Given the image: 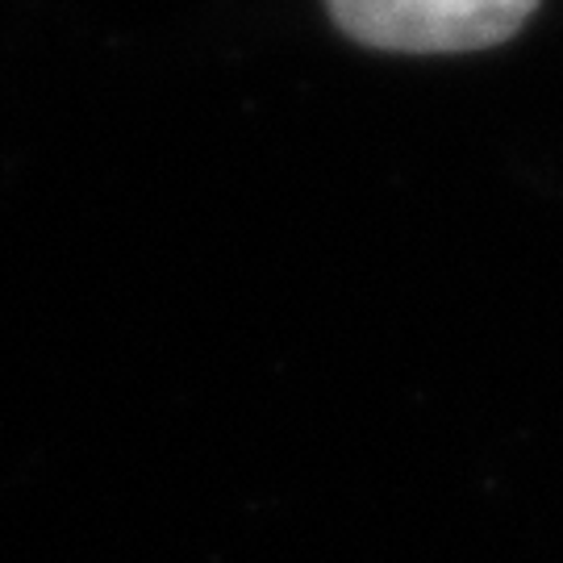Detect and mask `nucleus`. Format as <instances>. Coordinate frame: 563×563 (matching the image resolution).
<instances>
[{"instance_id":"f257e3e1","label":"nucleus","mask_w":563,"mask_h":563,"mask_svg":"<svg viewBox=\"0 0 563 563\" xmlns=\"http://www.w3.org/2000/svg\"><path fill=\"white\" fill-rule=\"evenodd\" d=\"M539 0H330V13L355 42L446 55L514 38Z\"/></svg>"}]
</instances>
